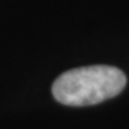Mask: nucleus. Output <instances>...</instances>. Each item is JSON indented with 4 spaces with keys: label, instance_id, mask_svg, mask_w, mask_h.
Instances as JSON below:
<instances>
[{
    "label": "nucleus",
    "instance_id": "obj_1",
    "mask_svg": "<svg viewBox=\"0 0 129 129\" xmlns=\"http://www.w3.org/2000/svg\"><path fill=\"white\" fill-rule=\"evenodd\" d=\"M126 86V75L107 64L77 67L64 71L51 86L54 99L69 107H86L120 95Z\"/></svg>",
    "mask_w": 129,
    "mask_h": 129
}]
</instances>
